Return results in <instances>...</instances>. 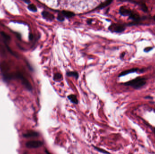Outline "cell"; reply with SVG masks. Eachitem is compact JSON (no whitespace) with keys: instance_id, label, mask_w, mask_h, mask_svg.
Instances as JSON below:
<instances>
[{"instance_id":"6da1fadb","label":"cell","mask_w":155,"mask_h":154,"mask_svg":"<svg viewBox=\"0 0 155 154\" xmlns=\"http://www.w3.org/2000/svg\"><path fill=\"white\" fill-rule=\"evenodd\" d=\"M6 78L7 80H11V79L14 78L20 79L26 89L29 91H32V87L30 82L20 72H17L15 74H7L6 75Z\"/></svg>"},{"instance_id":"7a4b0ae2","label":"cell","mask_w":155,"mask_h":154,"mask_svg":"<svg viewBox=\"0 0 155 154\" xmlns=\"http://www.w3.org/2000/svg\"><path fill=\"white\" fill-rule=\"evenodd\" d=\"M146 79L144 77H138L123 84L126 86H130L135 89H138L146 84Z\"/></svg>"},{"instance_id":"3957f363","label":"cell","mask_w":155,"mask_h":154,"mask_svg":"<svg viewBox=\"0 0 155 154\" xmlns=\"http://www.w3.org/2000/svg\"><path fill=\"white\" fill-rule=\"evenodd\" d=\"M126 29V26L120 24H112L109 26L108 30L112 32H123Z\"/></svg>"},{"instance_id":"277c9868","label":"cell","mask_w":155,"mask_h":154,"mask_svg":"<svg viewBox=\"0 0 155 154\" xmlns=\"http://www.w3.org/2000/svg\"><path fill=\"white\" fill-rule=\"evenodd\" d=\"M43 145V143L39 141H31L27 142L25 146L29 148H37L41 147Z\"/></svg>"},{"instance_id":"5b68a950","label":"cell","mask_w":155,"mask_h":154,"mask_svg":"<svg viewBox=\"0 0 155 154\" xmlns=\"http://www.w3.org/2000/svg\"><path fill=\"white\" fill-rule=\"evenodd\" d=\"M132 11L131 9L128 7L122 6L120 7L119 12L121 15L123 16H129L130 15Z\"/></svg>"},{"instance_id":"8992f818","label":"cell","mask_w":155,"mask_h":154,"mask_svg":"<svg viewBox=\"0 0 155 154\" xmlns=\"http://www.w3.org/2000/svg\"><path fill=\"white\" fill-rule=\"evenodd\" d=\"M129 18L130 19L133 20L135 22H137L141 19V17L139 14L136 11H132L130 15L129 16Z\"/></svg>"},{"instance_id":"52a82bcc","label":"cell","mask_w":155,"mask_h":154,"mask_svg":"<svg viewBox=\"0 0 155 154\" xmlns=\"http://www.w3.org/2000/svg\"><path fill=\"white\" fill-rule=\"evenodd\" d=\"M41 15L44 19L49 21H51L55 19L54 15L47 11H44L42 12Z\"/></svg>"},{"instance_id":"ba28073f","label":"cell","mask_w":155,"mask_h":154,"mask_svg":"<svg viewBox=\"0 0 155 154\" xmlns=\"http://www.w3.org/2000/svg\"><path fill=\"white\" fill-rule=\"evenodd\" d=\"M138 70H139V69L138 68H131V69H129V70H125V71L122 72L118 75V77H123V76H126L127 75H128L129 74L136 72Z\"/></svg>"},{"instance_id":"9c48e42d","label":"cell","mask_w":155,"mask_h":154,"mask_svg":"<svg viewBox=\"0 0 155 154\" xmlns=\"http://www.w3.org/2000/svg\"><path fill=\"white\" fill-rule=\"evenodd\" d=\"M39 133L35 131H30L28 132L23 135V136L25 138H30V137H37L39 136Z\"/></svg>"},{"instance_id":"30bf717a","label":"cell","mask_w":155,"mask_h":154,"mask_svg":"<svg viewBox=\"0 0 155 154\" xmlns=\"http://www.w3.org/2000/svg\"><path fill=\"white\" fill-rule=\"evenodd\" d=\"M131 2H133L134 3H136L137 5H138L139 7H140L141 10L143 11L147 12L148 11V8L146 4L145 3L142 2H137V1H131Z\"/></svg>"},{"instance_id":"8fae6325","label":"cell","mask_w":155,"mask_h":154,"mask_svg":"<svg viewBox=\"0 0 155 154\" xmlns=\"http://www.w3.org/2000/svg\"><path fill=\"white\" fill-rule=\"evenodd\" d=\"M62 14V15L66 18H70L75 16V14L73 12L68 11H62L60 12Z\"/></svg>"},{"instance_id":"7c38bea8","label":"cell","mask_w":155,"mask_h":154,"mask_svg":"<svg viewBox=\"0 0 155 154\" xmlns=\"http://www.w3.org/2000/svg\"><path fill=\"white\" fill-rule=\"evenodd\" d=\"M112 2V0L106 1L105 2H103L101 4H100L99 5L98 7L95 8V9H103V8H105V7H107L108 6L110 5Z\"/></svg>"},{"instance_id":"4fadbf2b","label":"cell","mask_w":155,"mask_h":154,"mask_svg":"<svg viewBox=\"0 0 155 154\" xmlns=\"http://www.w3.org/2000/svg\"><path fill=\"white\" fill-rule=\"evenodd\" d=\"M66 75L68 77H73L77 80L79 77V74L77 71H69L67 72Z\"/></svg>"},{"instance_id":"5bb4252c","label":"cell","mask_w":155,"mask_h":154,"mask_svg":"<svg viewBox=\"0 0 155 154\" xmlns=\"http://www.w3.org/2000/svg\"><path fill=\"white\" fill-rule=\"evenodd\" d=\"M68 98L70 100L71 102L75 104L78 103V100L77 98V96L75 95H70L68 96Z\"/></svg>"},{"instance_id":"9a60e30c","label":"cell","mask_w":155,"mask_h":154,"mask_svg":"<svg viewBox=\"0 0 155 154\" xmlns=\"http://www.w3.org/2000/svg\"><path fill=\"white\" fill-rule=\"evenodd\" d=\"M63 77H62V74L60 73H56L54 77H53V80L55 81H60L62 80Z\"/></svg>"},{"instance_id":"2e32d148","label":"cell","mask_w":155,"mask_h":154,"mask_svg":"<svg viewBox=\"0 0 155 154\" xmlns=\"http://www.w3.org/2000/svg\"><path fill=\"white\" fill-rule=\"evenodd\" d=\"M28 9L32 12H36L37 11V7L33 4H29L28 6Z\"/></svg>"},{"instance_id":"e0dca14e","label":"cell","mask_w":155,"mask_h":154,"mask_svg":"<svg viewBox=\"0 0 155 154\" xmlns=\"http://www.w3.org/2000/svg\"><path fill=\"white\" fill-rule=\"evenodd\" d=\"M0 34L1 35V36L3 37V38L5 39V40H6V41H8L10 40L11 39V37H10V36H9L7 33L1 31L0 32Z\"/></svg>"},{"instance_id":"ac0fdd59","label":"cell","mask_w":155,"mask_h":154,"mask_svg":"<svg viewBox=\"0 0 155 154\" xmlns=\"http://www.w3.org/2000/svg\"><path fill=\"white\" fill-rule=\"evenodd\" d=\"M65 17L62 15V14L61 13H59L58 15V16H57V19L60 21H61V22H62V21H64V18Z\"/></svg>"},{"instance_id":"d6986e66","label":"cell","mask_w":155,"mask_h":154,"mask_svg":"<svg viewBox=\"0 0 155 154\" xmlns=\"http://www.w3.org/2000/svg\"><path fill=\"white\" fill-rule=\"evenodd\" d=\"M152 49H153V47H147L145 48L144 49V51H145L146 52H148L149 51H151Z\"/></svg>"},{"instance_id":"ffe728a7","label":"cell","mask_w":155,"mask_h":154,"mask_svg":"<svg viewBox=\"0 0 155 154\" xmlns=\"http://www.w3.org/2000/svg\"><path fill=\"white\" fill-rule=\"evenodd\" d=\"M95 149H96L98 151H99L102 152V153H106V154H109L108 152H107V151H106V150H103V149H100V148L98 147H95Z\"/></svg>"},{"instance_id":"44dd1931","label":"cell","mask_w":155,"mask_h":154,"mask_svg":"<svg viewBox=\"0 0 155 154\" xmlns=\"http://www.w3.org/2000/svg\"><path fill=\"white\" fill-rule=\"evenodd\" d=\"M33 34L32 33H30V34H29V39L30 40H32L33 39Z\"/></svg>"},{"instance_id":"7402d4cb","label":"cell","mask_w":155,"mask_h":154,"mask_svg":"<svg viewBox=\"0 0 155 154\" xmlns=\"http://www.w3.org/2000/svg\"><path fill=\"white\" fill-rule=\"evenodd\" d=\"M92 21H93V20L92 19H89L88 20H87V24H88V25H90V24H91Z\"/></svg>"},{"instance_id":"603a6c76","label":"cell","mask_w":155,"mask_h":154,"mask_svg":"<svg viewBox=\"0 0 155 154\" xmlns=\"http://www.w3.org/2000/svg\"><path fill=\"white\" fill-rule=\"evenodd\" d=\"M24 2H25V3H26V4H28V5H29V4H31V1H29V0H24Z\"/></svg>"},{"instance_id":"cb8c5ba5","label":"cell","mask_w":155,"mask_h":154,"mask_svg":"<svg viewBox=\"0 0 155 154\" xmlns=\"http://www.w3.org/2000/svg\"><path fill=\"white\" fill-rule=\"evenodd\" d=\"M125 55V52L122 53L121 54V55H120V58H124Z\"/></svg>"},{"instance_id":"d4e9b609","label":"cell","mask_w":155,"mask_h":154,"mask_svg":"<svg viewBox=\"0 0 155 154\" xmlns=\"http://www.w3.org/2000/svg\"><path fill=\"white\" fill-rule=\"evenodd\" d=\"M45 151L46 153L47 154H50V152H49L48 150H45Z\"/></svg>"},{"instance_id":"484cf974","label":"cell","mask_w":155,"mask_h":154,"mask_svg":"<svg viewBox=\"0 0 155 154\" xmlns=\"http://www.w3.org/2000/svg\"><path fill=\"white\" fill-rule=\"evenodd\" d=\"M153 132H154V133L155 135V128L153 129Z\"/></svg>"},{"instance_id":"4316f807","label":"cell","mask_w":155,"mask_h":154,"mask_svg":"<svg viewBox=\"0 0 155 154\" xmlns=\"http://www.w3.org/2000/svg\"><path fill=\"white\" fill-rule=\"evenodd\" d=\"M153 19H154V21H155V15L153 16Z\"/></svg>"}]
</instances>
